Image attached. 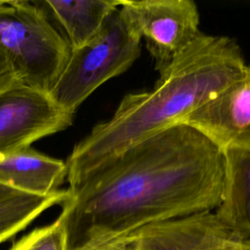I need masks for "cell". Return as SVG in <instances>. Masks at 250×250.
Instances as JSON below:
<instances>
[{"mask_svg":"<svg viewBox=\"0 0 250 250\" xmlns=\"http://www.w3.org/2000/svg\"><path fill=\"white\" fill-rule=\"evenodd\" d=\"M224 188L223 152L195 129L177 124L130 146L69 186L60 214L67 250L216 210Z\"/></svg>","mask_w":250,"mask_h":250,"instance_id":"1","label":"cell"},{"mask_svg":"<svg viewBox=\"0 0 250 250\" xmlns=\"http://www.w3.org/2000/svg\"><path fill=\"white\" fill-rule=\"evenodd\" d=\"M77 250H135L128 235L113 238L105 242Z\"/></svg>","mask_w":250,"mask_h":250,"instance_id":"15","label":"cell"},{"mask_svg":"<svg viewBox=\"0 0 250 250\" xmlns=\"http://www.w3.org/2000/svg\"><path fill=\"white\" fill-rule=\"evenodd\" d=\"M41 3L63 30L71 50L89 42L119 7V1L114 0H46Z\"/></svg>","mask_w":250,"mask_h":250,"instance_id":"11","label":"cell"},{"mask_svg":"<svg viewBox=\"0 0 250 250\" xmlns=\"http://www.w3.org/2000/svg\"><path fill=\"white\" fill-rule=\"evenodd\" d=\"M49 94L14 85L0 92V160L72 124Z\"/></svg>","mask_w":250,"mask_h":250,"instance_id":"6","label":"cell"},{"mask_svg":"<svg viewBox=\"0 0 250 250\" xmlns=\"http://www.w3.org/2000/svg\"><path fill=\"white\" fill-rule=\"evenodd\" d=\"M118 12L141 40L161 73L200 33L199 13L191 0L119 1Z\"/></svg>","mask_w":250,"mask_h":250,"instance_id":"5","label":"cell"},{"mask_svg":"<svg viewBox=\"0 0 250 250\" xmlns=\"http://www.w3.org/2000/svg\"><path fill=\"white\" fill-rule=\"evenodd\" d=\"M17 84L21 82L16 69L7 53L0 46V92Z\"/></svg>","mask_w":250,"mask_h":250,"instance_id":"14","label":"cell"},{"mask_svg":"<svg viewBox=\"0 0 250 250\" xmlns=\"http://www.w3.org/2000/svg\"><path fill=\"white\" fill-rule=\"evenodd\" d=\"M5 6V2L4 1H0V10H2Z\"/></svg>","mask_w":250,"mask_h":250,"instance_id":"16","label":"cell"},{"mask_svg":"<svg viewBox=\"0 0 250 250\" xmlns=\"http://www.w3.org/2000/svg\"><path fill=\"white\" fill-rule=\"evenodd\" d=\"M180 124L201 133L222 152L250 148V65Z\"/></svg>","mask_w":250,"mask_h":250,"instance_id":"7","label":"cell"},{"mask_svg":"<svg viewBox=\"0 0 250 250\" xmlns=\"http://www.w3.org/2000/svg\"><path fill=\"white\" fill-rule=\"evenodd\" d=\"M246 65L234 40L199 33L159 73L151 90L126 95L108 120L74 146L65 162L69 186L130 146L180 124Z\"/></svg>","mask_w":250,"mask_h":250,"instance_id":"2","label":"cell"},{"mask_svg":"<svg viewBox=\"0 0 250 250\" xmlns=\"http://www.w3.org/2000/svg\"><path fill=\"white\" fill-rule=\"evenodd\" d=\"M140 43L141 39L128 28L117 8L89 42L71 50L50 97L61 108L74 115L97 88L134 63L141 53Z\"/></svg>","mask_w":250,"mask_h":250,"instance_id":"4","label":"cell"},{"mask_svg":"<svg viewBox=\"0 0 250 250\" xmlns=\"http://www.w3.org/2000/svg\"><path fill=\"white\" fill-rule=\"evenodd\" d=\"M225 188L215 214L242 239L250 242V148L223 152Z\"/></svg>","mask_w":250,"mask_h":250,"instance_id":"10","label":"cell"},{"mask_svg":"<svg viewBox=\"0 0 250 250\" xmlns=\"http://www.w3.org/2000/svg\"><path fill=\"white\" fill-rule=\"evenodd\" d=\"M135 250H250L213 211L146 226L128 234Z\"/></svg>","mask_w":250,"mask_h":250,"instance_id":"8","label":"cell"},{"mask_svg":"<svg viewBox=\"0 0 250 250\" xmlns=\"http://www.w3.org/2000/svg\"><path fill=\"white\" fill-rule=\"evenodd\" d=\"M4 2L0 46L21 85L50 94L71 54L67 40L51 22L41 1Z\"/></svg>","mask_w":250,"mask_h":250,"instance_id":"3","label":"cell"},{"mask_svg":"<svg viewBox=\"0 0 250 250\" xmlns=\"http://www.w3.org/2000/svg\"><path fill=\"white\" fill-rule=\"evenodd\" d=\"M10 250H67L63 219L60 215L52 224L33 229L14 243Z\"/></svg>","mask_w":250,"mask_h":250,"instance_id":"13","label":"cell"},{"mask_svg":"<svg viewBox=\"0 0 250 250\" xmlns=\"http://www.w3.org/2000/svg\"><path fill=\"white\" fill-rule=\"evenodd\" d=\"M66 175L65 162L31 146L0 160V184L31 194L44 196L58 191Z\"/></svg>","mask_w":250,"mask_h":250,"instance_id":"9","label":"cell"},{"mask_svg":"<svg viewBox=\"0 0 250 250\" xmlns=\"http://www.w3.org/2000/svg\"><path fill=\"white\" fill-rule=\"evenodd\" d=\"M66 196L67 190L43 196L0 184V243L24 229L45 210L62 204Z\"/></svg>","mask_w":250,"mask_h":250,"instance_id":"12","label":"cell"}]
</instances>
